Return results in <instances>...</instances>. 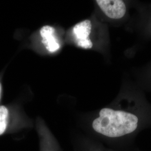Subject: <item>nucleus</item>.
<instances>
[{"label": "nucleus", "mask_w": 151, "mask_h": 151, "mask_svg": "<svg viewBox=\"0 0 151 151\" xmlns=\"http://www.w3.org/2000/svg\"><path fill=\"white\" fill-rule=\"evenodd\" d=\"M144 128L138 114L120 108H103L92 123L94 132L120 151H140L135 146V139Z\"/></svg>", "instance_id": "f257e3e1"}, {"label": "nucleus", "mask_w": 151, "mask_h": 151, "mask_svg": "<svg viewBox=\"0 0 151 151\" xmlns=\"http://www.w3.org/2000/svg\"><path fill=\"white\" fill-rule=\"evenodd\" d=\"M97 5L106 16L119 19L125 15L126 6L122 0H97Z\"/></svg>", "instance_id": "f03ea898"}, {"label": "nucleus", "mask_w": 151, "mask_h": 151, "mask_svg": "<svg viewBox=\"0 0 151 151\" xmlns=\"http://www.w3.org/2000/svg\"><path fill=\"white\" fill-rule=\"evenodd\" d=\"M91 22L86 20L76 24L73 27V32L77 45L84 49H90L92 47V43L89 38L91 32Z\"/></svg>", "instance_id": "7ed1b4c3"}, {"label": "nucleus", "mask_w": 151, "mask_h": 151, "mask_svg": "<svg viewBox=\"0 0 151 151\" xmlns=\"http://www.w3.org/2000/svg\"><path fill=\"white\" fill-rule=\"evenodd\" d=\"M54 28L49 25L44 26L40 30L42 42L50 52H54L60 48V44L54 36Z\"/></svg>", "instance_id": "20e7f679"}, {"label": "nucleus", "mask_w": 151, "mask_h": 151, "mask_svg": "<svg viewBox=\"0 0 151 151\" xmlns=\"http://www.w3.org/2000/svg\"><path fill=\"white\" fill-rule=\"evenodd\" d=\"M9 112L7 109L4 106H0V135L2 134L7 125Z\"/></svg>", "instance_id": "39448f33"}, {"label": "nucleus", "mask_w": 151, "mask_h": 151, "mask_svg": "<svg viewBox=\"0 0 151 151\" xmlns=\"http://www.w3.org/2000/svg\"><path fill=\"white\" fill-rule=\"evenodd\" d=\"M1 86L0 84V96H1Z\"/></svg>", "instance_id": "423d86ee"}]
</instances>
